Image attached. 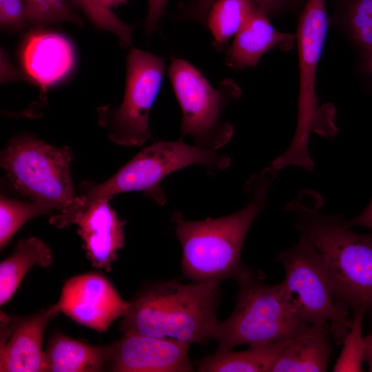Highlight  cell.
Masks as SVG:
<instances>
[{"mask_svg":"<svg viewBox=\"0 0 372 372\" xmlns=\"http://www.w3.org/2000/svg\"><path fill=\"white\" fill-rule=\"evenodd\" d=\"M278 171L271 166L250 176L244 185L252 198L239 211L217 218L189 220L175 211L172 220L182 247L184 276L193 282L238 281L252 271L241 260L244 240L252 223L265 206Z\"/></svg>","mask_w":372,"mask_h":372,"instance_id":"obj_1","label":"cell"},{"mask_svg":"<svg viewBox=\"0 0 372 372\" xmlns=\"http://www.w3.org/2000/svg\"><path fill=\"white\" fill-rule=\"evenodd\" d=\"M323 205L318 193L304 189L285 209L296 216L293 227L322 254L337 299L372 320V233L352 231L341 215L323 214Z\"/></svg>","mask_w":372,"mask_h":372,"instance_id":"obj_2","label":"cell"},{"mask_svg":"<svg viewBox=\"0 0 372 372\" xmlns=\"http://www.w3.org/2000/svg\"><path fill=\"white\" fill-rule=\"evenodd\" d=\"M218 282H161L130 302L120 322L123 333L205 344L218 324Z\"/></svg>","mask_w":372,"mask_h":372,"instance_id":"obj_3","label":"cell"},{"mask_svg":"<svg viewBox=\"0 0 372 372\" xmlns=\"http://www.w3.org/2000/svg\"><path fill=\"white\" fill-rule=\"evenodd\" d=\"M328 28L325 0H307L298 25L300 89L296 132L288 149L271 163L278 171L293 165L313 172L309 152L310 134L335 136V110L331 104L320 105L316 94V76Z\"/></svg>","mask_w":372,"mask_h":372,"instance_id":"obj_4","label":"cell"},{"mask_svg":"<svg viewBox=\"0 0 372 372\" xmlns=\"http://www.w3.org/2000/svg\"><path fill=\"white\" fill-rule=\"evenodd\" d=\"M237 282L240 291L234 309L218 322L212 335L216 351L291 339L309 324L298 315L282 282L268 285L251 272Z\"/></svg>","mask_w":372,"mask_h":372,"instance_id":"obj_5","label":"cell"},{"mask_svg":"<svg viewBox=\"0 0 372 372\" xmlns=\"http://www.w3.org/2000/svg\"><path fill=\"white\" fill-rule=\"evenodd\" d=\"M230 161L227 154L183 141L156 142L141 149L105 182H83L75 209L79 212L101 198L136 191L163 205L167 198L161 182L167 175L192 165L216 172L226 169Z\"/></svg>","mask_w":372,"mask_h":372,"instance_id":"obj_6","label":"cell"},{"mask_svg":"<svg viewBox=\"0 0 372 372\" xmlns=\"http://www.w3.org/2000/svg\"><path fill=\"white\" fill-rule=\"evenodd\" d=\"M68 147H54L32 135L12 138L1 154V167L14 188L31 201L65 214L74 206Z\"/></svg>","mask_w":372,"mask_h":372,"instance_id":"obj_7","label":"cell"},{"mask_svg":"<svg viewBox=\"0 0 372 372\" xmlns=\"http://www.w3.org/2000/svg\"><path fill=\"white\" fill-rule=\"evenodd\" d=\"M276 260L285 270L282 283L300 317L307 324L327 323L341 345L351 326L349 308L335 297L322 254L304 236Z\"/></svg>","mask_w":372,"mask_h":372,"instance_id":"obj_8","label":"cell"},{"mask_svg":"<svg viewBox=\"0 0 372 372\" xmlns=\"http://www.w3.org/2000/svg\"><path fill=\"white\" fill-rule=\"evenodd\" d=\"M168 76L183 112L182 136H190L195 145L213 150L227 144L234 130L221 116L240 96L238 85L225 79L214 88L197 68L180 58H172Z\"/></svg>","mask_w":372,"mask_h":372,"instance_id":"obj_9","label":"cell"},{"mask_svg":"<svg viewBox=\"0 0 372 372\" xmlns=\"http://www.w3.org/2000/svg\"><path fill=\"white\" fill-rule=\"evenodd\" d=\"M164 67L165 58L131 49L123 102L116 110L102 108L99 112L100 123L112 142L141 146L151 137L149 115L162 84Z\"/></svg>","mask_w":372,"mask_h":372,"instance_id":"obj_10","label":"cell"},{"mask_svg":"<svg viewBox=\"0 0 372 372\" xmlns=\"http://www.w3.org/2000/svg\"><path fill=\"white\" fill-rule=\"evenodd\" d=\"M130 304L107 278L96 273L66 280L55 304L59 313L100 333L107 331L115 320L123 317Z\"/></svg>","mask_w":372,"mask_h":372,"instance_id":"obj_11","label":"cell"},{"mask_svg":"<svg viewBox=\"0 0 372 372\" xmlns=\"http://www.w3.org/2000/svg\"><path fill=\"white\" fill-rule=\"evenodd\" d=\"M189 344L170 338L124 333L112 343L107 366L116 372H187Z\"/></svg>","mask_w":372,"mask_h":372,"instance_id":"obj_12","label":"cell"},{"mask_svg":"<svg viewBox=\"0 0 372 372\" xmlns=\"http://www.w3.org/2000/svg\"><path fill=\"white\" fill-rule=\"evenodd\" d=\"M59 313L55 304L27 316L1 314L0 371H45L42 344L49 322Z\"/></svg>","mask_w":372,"mask_h":372,"instance_id":"obj_13","label":"cell"},{"mask_svg":"<svg viewBox=\"0 0 372 372\" xmlns=\"http://www.w3.org/2000/svg\"><path fill=\"white\" fill-rule=\"evenodd\" d=\"M110 199L105 197L93 202L70 223L78 226L77 232L92 266L107 271L124 245L126 223L110 205Z\"/></svg>","mask_w":372,"mask_h":372,"instance_id":"obj_14","label":"cell"},{"mask_svg":"<svg viewBox=\"0 0 372 372\" xmlns=\"http://www.w3.org/2000/svg\"><path fill=\"white\" fill-rule=\"evenodd\" d=\"M74 60L71 42L53 32H30L21 49V61L24 71L43 92L70 74Z\"/></svg>","mask_w":372,"mask_h":372,"instance_id":"obj_15","label":"cell"},{"mask_svg":"<svg viewBox=\"0 0 372 372\" xmlns=\"http://www.w3.org/2000/svg\"><path fill=\"white\" fill-rule=\"evenodd\" d=\"M234 37L227 51L225 63L236 70L255 67L262 56L275 47L290 50L296 38L275 29L268 14L256 6Z\"/></svg>","mask_w":372,"mask_h":372,"instance_id":"obj_16","label":"cell"},{"mask_svg":"<svg viewBox=\"0 0 372 372\" xmlns=\"http://www.w3.org/2000/svg\"><path fill=\"white\" fill-rule=\"evenodd\" d=\"M327 323L309 324L284 348L270 372L326 371L333 351Z\"/></svg>","mask_w":372,"mask_h":372,"instance_id":"obj_17","label":"cell"},{"mask_svg":"<svg viewBox=\"0 0 372 372\" xmlns=\"http://www.w3.org/2000/svg\"><path fill=\"white\" fill-rule=\"evenodd\" d=\"M112 349V344L90 345L56 332L45 351V371H102L107 366Z\"/></svg>","mask_w":372,"mask_h":372,"instance_id":"obj_18","label":"cell"},{"mask_svg":"<svg viewBox=\"0 0 372 372\" xmlns=\"http://www.w3.org/2000/svg\"><path fill=\"white\" fill-rule=\"evenodd\" d=\"M249 346L241 351H216L197 362L200 372L270 371L280 353L292 340Z\"/></svg>","mask_w":372,"mask_h":372,"instance_id":"obj_19","label":"cell"},{"mask_svg":"<svg viewBox=\"0 0 372 372\" xmlns=\"http://www.w3.org/2000/svg\"><path fill=\"white\" fill-rule=\"evenodd\" d=\"M52 262L50 247L39 238L19 241L12 254L0 263V305L10 301L32 267L46 268Z\"/></svg>","mask_w":372,"mask_h":372,"instance_id":"obj_20","label":"cell"},{"mask_svg":"<svg viewBox=\"0 0 372 372\" xmlns=\"http://www.w3.org/2000/svg\"><path fill=\"white\" fill-rule=\"evenodd\" d=\"M255 6L251 0H216L205 18L214 45L219 48L235 36Z\"/></svg>","mask_w":372,"mask_h":372,"instance_id":"obj_21","label":"cell"},{"mask_svg":"<svg viewBox=\"0 0 372 372\" xmlns=\"http://www.w3.org/2000/svg\"><path fill=\"white\" fill-rule=\"evenodd\" d=\"M48 207L31 201H21L1 196L0 200V248L2 250L13 235L28 220L51 213Z\"/></svg>","mask_w":372,"mask_h":372,"instance_id":"obj_22","label":"cell"},{"mask_svg":"<svg viewBox=\"0 0 372 372\" xmlns=\"http://www.w3.org/2000/svg\"><path fill=\"white\" fill-rule=\"evenodd\" d=\"M364 315L353 313L351 326L347 333L340 355L333 366L335 372H359L364 362L366 342L362 334Z\"/></svg>","mask_w":372,"mask_h":372,"instance_id":"obj_23","label":"cell"},{"mask_svg":"<svg viewBox=\"0 0 372 372\" xmlns=\"http://www.w3.org/2000/svg\"><path fill=\"white\" fill-rule=\"evenodd\" d=\"M99 28L115 34L125 46L132 45V27L120 20L103 0H72Z\"/></svg>","mask_w":372,"mask_h":372,"instance_id":"obj_24","label":"cell"},{"mask_svg":"<svg viewBox=\"0 0 372 372\" xmlns=\"http://www.w3.org/2000/svg\"><path fill=\"white\" fill-rule=\"evenodd\" d=\"M344 19L354 41L365 52L372 46V0H350Z\"/></svg>","mask_w":372,"mask_h":372,"instance_id":"obj_25","label":"cell"},{"mask_svg":"<svg viewBox=\"0 0 372 372\" xmlns=\"http://www.w3.org/2000/svg\"><path fill=\"white\" fill-rule=\"evenodd\" d=\"M28 21L37 25L68 21L82 25V21L65 0H25Z\"/></svg>","mask_w":372,"mask_h":372,"instance_id":"obj_26","label":"cell"},{"mask_svg":"<svg viewBox=\"0 0 372 372\" xmlns=\"http://www.w3.org/2000/svg\"><path fill=\"white\" fill-rule=\"evenodd\" d=\"M0 21L4 28H22L28 21L25 0H0Z\"/></svg>","mask_w":372,"mask_h":372,"instance_id":"obj_27","label":"cell"},{"mask_svg":"<svg viewBox=\"0 0 372 372\" xmlns=\"http://www.w3.org/2000/svg\"><path fill=\"white\" fill-rule=\"evenodd\" d=\"M168 1L169 0H147L145 29L149 34L157 27L158 22L165 12Z\"/></svg>","mask_w":372,"mask_h":372,"instance_id":"obj_28","label":"cell"},{"mask_svg":"<svg viewBox=\"0 0 372 372\" xmlns=\"http://www.w3.org/2000/svg\"><path fill=\"white\" fill-rule=\"evenodd\" d=\"M216 0H198L200 6L204 9H209ZM254 5L267 14L280 9L287 0H251Z\"/></svg>","mask_w":372,"mask_h":372,"instance_id":"obj_29","label":"cell"},{"mask_svg":"<svg viewBox=\"0 0 372 372\" xmlns=\"http://www.w3.org/2000/svg\"><path fill=\"white\" fill-rule=\"evenodd\" d=\"M348 227H364L370 229L372 233V198L363 211L355 217L345 220Z\"/></svg>","mask_w":372,"mask_h":372,"instance_id":"obj_30","label":"cell"},{"mask_svg":"<svg viewBox=\"0 0 372 372\" xmlns=\"http://www.w3.org/2000/svg\"><path fill=\"white\" fill-rule=\"evenodd\" d=\"M366 351L364 362L368 366L369 371L372 372V333L365 336Z\"/></svg>","mask_w":372,"mask_h":372,"instance_id":"obj_31","label":"cell"},{"mask_svg":"<svg viewBox=\"0 0 372 372\" xmlns=\"http://www.w3.org/2000/svg\"><path fill=\"white\" fill-rule=\"evenodd\" d=\"M364 52V69L372 76V46Z\"/></svg>","mask_w":372,"mask_h":372,"instance_id":"obj_32","label":"cell"},{"mask_svg":"<svg viewBox=\"0 0 372 372\" xmlns=\"http://www.w3.org/2000/svg\"><path fill=\"white\" fill-rule=\"evenodd\" d=\"M125 1V0H103L105 5L110 8L116 6L121 3H123Z\"/></svg>","mask_w":372,"mask_h":372,"instance_id":"obj_33","label":"cell"}]
</instances>
